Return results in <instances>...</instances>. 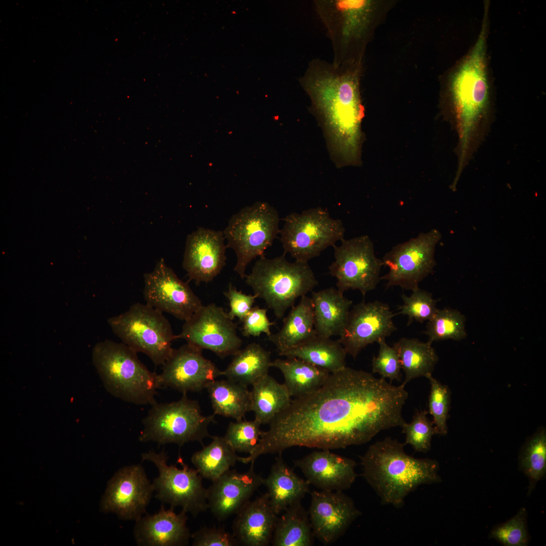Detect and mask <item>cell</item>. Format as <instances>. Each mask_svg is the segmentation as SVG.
Wrapping results in <instances>:
<instances>
[{
  "mask_svg": "<svg viewBox=\"0 0 546 546\" xmlns=\"http://www.w3.org/2000/svg\"><path fill=\"white\" fill-rule=\"evenodd\" d=\"M347 354L338 340L317 335L304 344L279 353L280 356L302 359L331 374L346 367Z\"/></svg>",
  "mask_w": 546,
  "mask_h": 546,
  "instance_id": "obj_30",
  "label": "cell"
},
{
  "mask_svg": "<svg viewBox=\"0 0 546 546\" xmlns=\"http://www.w3.org/2000/svg\"><path fill=\"white\" fill-rule=\"evenodd\" d=\"M403 303L399 307L395 314H402L408 317L407 325L414 321L423 323L429 321L437 310V300L434 299L429 292L419 288L413 291L410 296H401Z\"/></svg>",
  "mask_w": 546,
  "mask_h": 546,
  "instance_id": "obj_42",
  "label": "cell"
},
{
  "mask_svg": "<svg viewBox=\"0 0 546 546\" xmlns=\"http://www.w3.org/2000/svg\"><path fill=\"white\" fill-rule=\"evenodd\" d=\"M211 438L210 444L193 453L191 462L203 478L212 482L235 466L239 457L224 437Z\"/></svg>",
  "mask_w": 546,
  "mask_h": 546,
  "instance_id": "obj_36",
  "label": "cell"
},
{
  "mask_svg": "<svg viewBox=\"0 0 546 546\" xmlns=\"http://www.w3.org/2000/svg\"><path fill=\"white\" fill-rule=\"evenodd\" d=\"M521 469L529 479L531 493L546 472V432L541 428L525 444L520 457Z\"/></svg>",
  "mask_w": 546,
  "mask_h": 546,
  "instance_id": "obj_37",
  "label": "cell"
},
{
  "mask_svg": "<svg viewBox=\"0 0 546 546\" xmlns=\"http://www.w3.org/2000/svg\"><path fill=\"white\" fill-rule=\"evenodd\" d=\"M405 386L349 367L330 374L316 390L292 400L269 423L244 464L294 446L344 448L369 442L380 431L402 426Z\"/></svg>",
  "mask_w": 546,
  "mask_h": 546,
  "instance_id": "obj_1",
  "label": "cell"
},
{
  "mask_svg": "<svg viewBox=\"0 0 546 546\" xmlns=\"http://www.w3.org/2000/svg\"><path fill=\"white\" fill-rule=\"evenodd\" d=\"M441 238L433 229L394 247L383 257L388 272L380 277L387 281V288L399 286L412 291L430 274L436 265L435 247Z\"/></svg>",
  "mask_w": 546,
  "mask_h": 546,
  "instance_id": "obj_13",
  "label": "cell"
},
{
  "mask_svg": "<svg viewBox=\"0 0 546 546\" xmlns=\"http://www.w3.org/2000/svg\"><path fill=\"white\" fill-rule=\"evenodd\" d=\"M379 350L377 356L373 357L372 362V372L379 374L382 378L400 381L401 366L396 350L389 346L385 339L378 342Z\"/></svg>",
  "mask_w": 546,
  "mask_h": 546,
  "instance_id": "obj_44",
  "label": "cell"
},
{
  "mask_svg": "<svg viewBox=\"0 0 546 546\" xmlns=\"http://www.w3.org/2000/svg\"><path fill=\"white\" fill-rule=\"evenodd\" d=\"M202 351L188 343L173 349L158 374L160 387H170L183 394L199 392L221 376L222 371L205 358Z\"/></svg>",
  "mask_w": 546,
  "mask_h": 546,
  "instance_id": "obj_18",
  "label": "cell"
},
{
  "mask_svg": "<svg viewBox=\"0 0 546 546\" xmlns=\"http://www.w3.org/2000/svg\"><path fill=\"white\" fill-rule=\"evenodd\" d=\"M224 296L229 302L230 311L228 314L233 320L238 317L242 322L253 308L257 296L253 294H246L237 290L232 283H230L228 289L223 292Z\"/></svg>",
  "mask_w": 546,
  "mask_h": 546,
  "instance_id": "obj_47",
  "label": "cell"
},
{
  "mask_svg": "<svg viewBox=\"0 0 546 546\" xmlns=\"http://www.w3.org/2000/svg\"><path fill=\"white\" fill-rule=\"evenodd\" d=\"M223 231L200 227L188 235L183 267L197 284L208 283L225 265L226 246Z\"/></svg>",
  "mask_w": 546,
  "mask_h": 546,
  "instance_id": "obj_21",
  "label": "cell"
},
{
  "mask_svg": "<svg viewBox=\"0 0 546 546\" xmlns=\"http://www.w3.org/2000/svg\"><path fill=\"white\" fill-rule=\"evenodd\" d=\"M194 546H237L233 533L221 528L204 527L191 534Z\"/></svg>",
  "mask_w": 546,
  "mask_h": 546,
  "instance_id": "obj_45",
  "label": "cell"
},
{
  "mask_svg": "<svg viewBox=\"0 0 546 546\" xmlns=\"http://www.w3.org/2000/svg\"><path fill=\"white\" fill-rule=\"evenodd\" d=\"M488 8L478 37L453 72L449 92L459 135L460 175L478 124L489 105L490 87L487 59Z\"/></svg>",
  "mask_w": 546,
  "mask_h": 546,
  "instance_id": "obj_4",
  "label": "cell"
},
{
  "mask_svg": "<svg viewBox=\"0 0 546 546\" xmlns=\"http://www.w3.org/2000/svg\"><path fill=\"white\" fill-rule=\"evenodd\" d=\"M176 337L202 350H209L221 358L235 354L243 343L237 325L223 308L214 303L203 305L185 322Z\"/></svg>",
  "mask_w": 546,
  "mask_h": 546,
  "instance_id": "obj_15",
  "label": "cell"
},
{
  "mask_svg": "<svg viewBox=\"0 0 546 546\" xmlns=\"http://www.w3.org/2000/svg\"><path fill=\"white\" fill-rule=\"evenodd\" d=\"M308 514L314 537L324 545L336 541L361 514L343 491H313Z\"/></svg>",
  "mask_w": 546,
  "mask_h": 546,
  "instance_id": "obj_20",
  "label": "cell"
},
{
  "mask_svg": "<svg viewBox=\"0 0 546 546\" xmlns=\"http://www.w3.org/2000/svg\"><path fill=\"white\" fill-rule=\"evenodd\" d=\"M360 75V61L336 64L314 59L299 79L340 164H356L359 160L364 116Z\"/></svg>",
  "mask_w": 546,
  "mask_h": 546,
  "instance_id": "obj_2",
  "label": "cell"
},
{
  "mask_svg": "<svg viewBox=\"0 0 546 546\" xmlns=\"http://www.w3.org/2000/svg\"><path fill=\"white\" fill-rule=\"evenodd\" d=\"M270 366L282 372L284 384L291 396L295 398L316 390L330 375L328 371L296 357L277 358L271 361Z\"/></svg>",
  "mask_w": 546,
  "mask_h": 546,
  "instance_id": "obj_29",
  "label": "cell"
},
{
  "mask_svg": "<svg viewBox=\"0 0 546 546\" xmlns=\"http://www.w3.org/2000/svg\"><path fill=\"white\" fill-rule=\"evenodd\" d=\"M465 317L459 311L449 308L437 309L434 316L428 321L424 333L428 336V341L452 339L460 340L465 338Z\"/></svg>",
  "mask_w": 546,
  "mask_h": 546,
  "instance_id": "obj_38",
  "label": "cell"
},
{
  "mask_svg": "<svg viewBox=\"0 0 546 546\" xmlns=\"http://www.w3.org/2000/svg\"><path fill=\"white\" fill-rule=\"evenodd\" d=\"M214 416L203 415L198 402L188 398L186 394L177 401L155 402L143 420V429L139 439L159 445L174 443L180 447L194 441L203 445V439L211 437L208 428L215 422Z\"/></svg>",
  "mask_w": 546,
  "mask_h": 546,
  "instance_id": "obj_7",
  "label": "cell"
},
{
  "mask_svg": "<svg viewBox=\"0 0 546 546\" xmlns=\"http://www.w3.org/2000/svg\"><path fill=\"white\" fill-rule=\"evenodd\" d=\"M113 332L136 352L147 355L156 366L163 365L177 339L163 312L146 303H135L125 312L108 320Z\"/></svg>",
  "mask_w": 546,
  "mask_h": 546,
  "instance_id": "obj_8",
  "label": "cell"
},
{
  "mask_svg": "<svg viewBox=\"0 0 546 546\" xmlns=\"http://www.w3.org/2000/svg\"><path fill=\"white\" fill-rule=\"evenodd\" d=\"M263 481L255 472L254 465L244 473L229 470L207 488L208 509L218 520H224L250 500Z\"/></svg>",
  "mask_w": 546,
  "mask_h": 546,
  "instance_id": "obj_22",
  "label": "cell"
},
{
  "mask_svg": "<svg viewBox=\"0 0 546 546\" xmlns=\"http://www.w3.org/2000/svg\"><path fill=\"white\" fill-rule=\"evenodd\" d=\"M267 311V308L258 306L253 307L242 321V333L244 336L258 337L261 333H264L268 337L272 334L270 328L274 323L269 321Z\"/></svg>",
  "mask_w": 546,
  "mask_h": 546,
  "instance_id": "obj_46",
  "label": "cell"
},
{
  "mask_svg": "<svg viewBox=\"0 0 546 546\" xmlns=\"http://www.w3.org/2000/svg\"><path fill=\"white\" fill-rule=\"evenodd\" d=\"M154 491L153 483L141 464L125 466L108 482L101 509L115 513L120 519L136 521L146 513Z\"/></svg>",
  "mask_w": 546,
  "mask_h": 546,
  "instance_id": "obj_17",
  "label": "cell"
},
{
  "mask_svg": "<svg viewBox=\"0 0 546 546\" xmlns=\"http://www.w3.org/2000/svg\"><path fill=\"white\" fill-rule=\"evenodd\" d=\"M281 454L276 458L263 481L270 505L278 515L290 505L301 501L310 491L307 480L299 477L284 462Z\"/></svg>",
  "mask_w": 546,
  "mask_h": 546,
  "instance_id": "obj_27",
  "label": "cell"
},
{
  "mask_svg": "<svg viewBox=\"0 0 546 546\" xmlns=\"http://www.w3.org/2000/svg\"><path fill=\"white\" fill-rule=\"evenodd\" d=\"M315 12L323 23L333 51V63H350L351 50L362 44L370 32L376 3L372 0H315Z\"/></svg>",
  "mask_w": 546,
  "mask_h": 546,
  "instance_id": "obj_10",
  "label": "cell"
},
{
  "mask_svg": "<svg viewBox=\"0 0 546 546\" xmlns=\"http://www.w3.org/2000/svg\"><path fill=\"white\" fill-rule=\"evenodd\" d=\"M251 411L260 425L269 424L292 401L287 388L268 374L252 385Z\"/></svg>",
  "mask_w": 546,
  "mask_h": 546,
  "instance_id": "obj_31",
  "label": "cell"
},
{
  "mask_svg": "<svg viewBox=\"0 0 546 546\" xmlns=\"http://www.w3.org/2000/svg\"><path fill=\"white\" fill-rule=\"evenodd\" d=\"M314 537L308 512L298 501L289 506L278 517L271 544L274 546H311Z\"/></svg>",
  "mask_w": 546,
  "mask_h": 546,
  "instance_id": "obj_34",
  "label": "cell"
},
{
  "mask_svg": "<svg viewBox=\"0 0 546 546\" xmlns=\"http://www.w3.org/2000/svg\"><path fill=\"white\" fill-rule=\"evenodd\" d=\"M181 510L178 514L174 508L166 510L162 505L153 515H146L135 521L133 535L140 546H184L191 538L187 525L188 517Z\"/></svg>",
  "mask_w": 546,
  "mask_h": 546,
  "instance_id": "obj_24",
  "label": "cell"
},
{
  "mask_svg": "<svg viewBox=\"0 0 546 546\" xmlns=\"http://www.w3.org/2000/svg\"><path fill=\"white\" fill-rule=\"evenodd\" d=\"M206 389L215 415L239 421L251 411V391L246 386L228 379L215 380Z\"/></svg>",
  "mask_w": 546,
  "mask_h": 546,
  "instance_id": "obj_33",
  "label": "cell"
},
{
  "mask_svg": "<svg viewBox=\"0 0 546 546\" xmlns=\"http://www.w3.org/2000/svg\"><path fill=\"white\" fill-rule=\"evenodd\" d=\"M334 245V261L329 267L337 279V289L344 293L358 290L365 296L374 290L380 281L382 259L376 257L373 242L368 235L343 239Z\"/></svg>",
  "mask_w": 546,
  "mask_h": 546,
  "instance_id": "obj_14",
  "label": "cell"
},
{
  "mask_svg": "<svg viewBox=\"0 0 546 546\" xmlns=\"http://www.w3.org/2000/svg\"><path fill=\"white\" fill-rule=\"evenodd\" d=\"M278 518L268 493L249 500L236 514L233 534L239 545L267 546L271 543Z\"/></svg>",
  "mask_w": 546,
  "mask_h": 546,
  "instance_id": "obj_25",
  "label": "cell"
},
{
  "mask_svg": "<svg viewBox=\"0 0 546 546\" xmlns=\"http://www.w3.org/2000/svg\"><path fill=\"white\" fill-rule=\"evenodd\" d=\"M144 277L146 303L162 312L185 322L203 305L188 284L180 280L163 259Z\"/></svg>",
  "mask_w": 546,
  "mask_h": 546,
  "instance_id": "obj_16",
  "label": "cell"
},
{
  "mask_svg": "<svg viewBox=\"0 0 546 546\" xmlns=\"http://www.w3.org/2000/svg\"><path fill=\"white\" fill-rule=\"evenodd\" d=\"M279 223L277 210L264 202L245 207L230 218L223 233L226 248L236 255L234 269L242 279L248 265L271 246L280 233Z\"/></svg>",
  "mask_w": 546,
  "mask_h": 546,
  "instance_id": "obj_9",
  "label": "cell"
},
{
  "mask_svg": "<svg viewBox=\"0 0 546 546\" xmlns=\"http://www.w3.org/2000/svg\"><path fill=\"white\" fill-rule=\"evenodd\" d=\"M307 481L321 490L343 491L351 487L357 474L356 463L327 449L314 451L294 461Z\"/></svg>",
  "mask_w": 546,
  "mask_h": 546,
  "instance_id": "obj_23",
  "label": "cell"
},
{
  "mask_svg": "<svg viewBox=\"0 0 546 546\" xmlns=\"http://www.w3.org/2000/svg\"><path fill=\"white\" fill-rule=\"evenodd\" d=\"M285 254L273 258L259 257L245 283L262 299L278 319L299 297L312 292L318 283L307 262L286 260Z\"/></svg>",
  "mask_w": 546,
  "mask_h": 546,
  "instance_id": "obj_6",
  "label": "cell"
},
{
  "mask_svg": "<svg viewBox=\"0 0 546 546\" xmlns=\"http://www.w3.org/2000/svg\"><path fill=\"white\" fill-rule=\"evenodd\" d=\"M255 420L231 422L224 439L236 452L250 454L257 445L263 431Z\"/></svg>",
  "mask_w": 546,
  "mask_h": 546,
  "instance_id": "obj_40",
  "label": "cell"
},
{
  "mask_svg": "<svg viewBox=\"0 0 546 546\" xmlns=\"http://www.w3.org/2000/svg\"><path fill=\"white\" fill-rule=\"evenodd\" d=\"M141 457L142 462H151L158 469V475L153 481L157 499L170 507H180L194 517L208 509L207 488L203 485V477L196 469L185 464L180 456L178 462L181 469L167 465L169 457L164 449L160 452L150 450Z\"/></svg>",
  "mask_w": 546,
  "mask_h": 546,
  "instance_id": "obj_12",
  "label": "cell"
},
{
  "mask_svg": "<svg viewBox=\"0 0 546 546\" xmlns=\"http://www.w3.org/2000/svg\"><path fill=\"white\" fill-rule=\"evenodd\" d=\"M527 513L525 508L505 523L492 529L489 537L507 546H525L528 542L526 526Z\"/></svg>",
  "mask_w": 546,
  "mask_h": 546,
  "instance_id": "obj_43",
  "label": "cell"
},
{
  "mask_svg": "<svg viewBox=\"0 0 546 546\" xmlns=\"http://www.w3.org/2000/svg\"><path fill=\"white\" fill-rule=\"evenodd\" d=\"M404 443L387 437L371 445L361 458L362 475L382 504L402 508L406 497L423 484L442 479L434 460L415 458L404 450Z\"/></svg>",
  "mask_w": 546,
  "mask_h": 546,
  "instance_id": "obj_3",
  "label": "cell"
},
{
  "mask_svg": "<svg viewBox=\"0 0 546 546\" xmlns=\"http://www.w3.org/2000/svg\"><path fill=\"white\" fill-rule=\"evenodd\" d=\"M280 231L285 254L295 261L307 262L330 246L344 239L342 221L332 218L326 209L310 208L300 213L292 212L284 219Z\"/></svg>",
  "mask_w": 546,
  "mask_h": 546,
  "instance_id": "obj_11",
  "label": "cell"
},
{
  "mask_svg": "<svg viewBox=\"0 0 546 546\" xmlns=\"http://www.w3.org/2000/svg\"><path fill=\"white\" fill-rule=\"evenodd\" d=\"M427 414L426 411L417 412L410 423L405 422L401 427L402 432L405 435L404 445H411L418 452L428 451L432 437L436 434L433 423Z\"/></svg>",
  "mask_w": 546,
  "mask_h": 546,
  "instance_id": "obj_41",
  "label": "cell"
},
{
  "mask_svg": "<svg viewBox=\"0 0 546 546\" xmlns=\"http://www.w3.org/2000/svg\"><path fill=\"white\" fill-rule=\"evenodd\" d=\"M314 325L312 300L306 295L293 306L279 332L271 334L268 340L276 347L279 353L296 347L316 336Z\"/></svg>",
  "mask_w": 546,
  "mask_h": 546,
  "instance_id": "obj_28",
  "label": "cell"
},
{
  "mask_svg": "<svg viewBox=\"0 0 546 546\" xmlns=\"http://www.w3.org/2000/svg\"><path fill=\"white\" fill-rule=\"evenodd\" d=\"M427 378L431 386L429 412L433 417L436 434L445 435L448 432L447 420L450 405V390L447 385L433 378L432 375Z\"/></svg>",
  "mask_w": 546,
  "mask_h": 546,
  "instance_id": "obj_39",
  "label": "cell"
},
{
  "mask_svg": "<svg viewBox=\"0 0 546 546\" xmlns=\"http://www.w3.org/2000/svg\"><path fill=\"white\" fill-rule=\"evenodd\" d=\"M136 353L122 342L106 340L95 345L92 360L104 386L113 396L138 405H152L160 388L158 374L150 371Z\"/></svg>",
  "mask_w": 546,
  "mask_h": 546,
  "instance_id": "obj_5",
  "label": "cell"
},
{
  "mask_svg": "<svg viewBox=\"0 0 546 546\" xmlns=\"http://www.w3.org/2000/svg\"><path fill=\"white\" fill-rule=\"evenodd\" d=\"M398 355L401 369L405 374L402 384L412 380L432 375L438 356L432 343L418 339L401 338L393 346Z\"/></svg>",
  "mask_w": 546,
  "mask_h": 546,
  "instance_id": "obj_35",
  "label": "cell"
},
{
  "mask_svg": "<svg viewBox=\"0 0 546 546\" xmlns=\"http://www.w3.org/2000/svg\"><path fill=\"white\" fill-rule=\"evenodd\" d=\"M270 353L256 343H251L235 354L221 376L248 386L268 374Z\"/></svg>",
  "mask_w": 546,
  "mask_h": 546,
  "instance_id": "obj_32",
  "label": "cell"
},
{
  "mask_svg": "<svg viewBox=\"0 0 546 546\" xmlns=\"http://www.w3.org/2000/svg\"><path fill=\"white\" fill-rule=\"evenodd\" d=\"M337 288L311 292L314 329L317 336H340L347 321L352 301Z\"/></svg>",
  "mask_w": 546,
  "mask_h": 546,
  "instance_id": "obj_26",
  "label": "cell"
},
{
  "mask_svg": "<svg viewBox=\"0 0 546 546\" xmlns=\"http://www.w3.org/2000/svg\"><path fill=\"white\" fill-rule=\"evenodd\" d=\"M394 315L385 303L363 301L350 310L338 340L347 353L355 358L368 345L385 339L397 330L393 321Z\"/></svg>",
  "mask_w": 546,
  "mask_h": 546,
  "instance_id": "obj_19",
  "label": "cell"
}]
</instances>
